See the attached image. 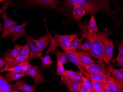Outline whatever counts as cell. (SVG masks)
<instances>
[{
    "label": "cell",
    "instance_id": "83f0119b",
    "mask_svg": "<svg viewBox=\"0 0 123 92\" xmlns=\"http://www.w3.org/2000/svg\"><path fill=\"white\" fill-rule=\"evenodd\" d=\"M79 71L74 72L72 70H65L64 74L61 76L62 82H64L70 79V78L79 73Z\"/></svg>",
    "mask_w": 123,
    "mask_h": 92
},
{
    "label": "cell",
    "instance_id": "7bdbcfd3",
    "mask_svg": "<svg viewBox=\"0 0 123 92\" xmlns=\"http://www.w3.org/2000/svg\"><path fill=\"white\" fill-rule=\"evenodd\" d=\"M5 65V61L3 60L2 59L0 58V69L1 68L4 67Z\"/></svg>",
    "mask_w": 123,
    "mask_h": 92
},
{
    "label": "cell",
    "instance_id": "836d02e7",
    "mask_svg": "<svg viewBox=\"0 0 123 92\" xmlns=\"http://www.w3.org/2000/svg\"><path fill=\"white\" fill-rule=\"evenodd\" d=\"M29 53V43L27 41L25 46L22 47L21 49L19 51L18 56H25Z\"/></svg>",
    "mask_w": 123,
    "mask_h": 92
},
{
    "label": "cell",
    "instance_id": "ab89813d",
    "mask_svg": "<svg viewBox=\"0 0 123 92\" xmlns=\"http://www.w3.org/2000/svg\"><path fill=\"white\" fill-rule=\"evenodd\" d=\"M87 90V88L83 84L82 82H79L78 92H86Z\"/></svg>",
    "mask_w": 123,
    "mask_h": 92
},
{
    "label": "cell",
    "instance_id": "ffe728a7",
    "mask_svg": "<svg viewBox=\"0 0 123 92\" xmlns=\"http://www.w3.org/2000/svg\"><path fill=\"white\" fill-rule=\"evenodd\" d=\"M0 89L2 92H20L19 91L14 90L11 85L5 80L4 77L0 74Z\"/></svg>",
    "mask_w": 123,
    "mask_h": 92
},
{
    "label": "cell",
    "instance_id": "7402d4cb",
    "mask_svg": "<svg viewBox=\"0 0 123 92\" xmlns=\"http://www.w3.org/2000/svg\"><path fill=\"white\" fill-rule=\"evenodd\" d=\"M29 53L25 56H18L14 59L9 60L7 62H5V65L9 67H12L15 65L20 63L22 62L25 61H29Z\"/></svg>",
    "mask_w": 123,
    "mask_h": 92
},
{
    "label": "cell",
    "instance_id": "ac0fdd59",
    "mask_svg": "<svg viewBox=\"0 0 123 92\" xmlns=\"http://www.w3.org/2000/svg\"><path fill=\"white\" fill-rule=\"evenodd\" d=\"M26 73L23 72H9L4 76V79L9 82H12L13 81L18 80L20 78L25 76Z\"/></svg>",
    "mask_w": 123,
    "mask_h": 92
},
{
    "label": "cell",
    "instance_id": "e0dca14e",
    "mask_svg": "<svg viewBox=\"0 0 123 92\" xmlns=\"http://www.w3.org/2000/svg\"><path fill=\"white\" fill-rule=\"evenodd\" d=\"M28 2L34 3L41 6L54 8L56 7L59 2L58 0H27Z\"/></svg>",
    "mask_w": 123,
    "mask_h": 92
},
{
    "label": "cell",
    "instance_id": "8fae6325",
    "mask_svg": "<svg viewBox=\"0 0 123 92\" xmlns=\"http://www.w3.org/2000/svg\"><path fill=\"white\" fill-rule=\"evenodd\" d=\"M29 21H25L22 24L17 25L13 29L10 34L11 40L13 42H15L17 39L23 36L25 34V29Z\"/></svg>",
    "mask_w": 123,
    "mask_h": 92
},
{
    "label": "cell",
    "instance_id": "d6a6232c",
    "mask_svg": "<svg viewBox=\"0 0 123 92\" xmlns=\"http://www.w3.org/2000/svg\"><path fill=\"white\" fill-rule=\"evenodd\" d=\"M65 71V70L63 64L61 62L57 61L56 74L59 76H62L64 74Z\"/></svg>",
    "mask_w": 123,
    "mask_h": 92
},
{
    "label": "cell",
    "instance_id": "d4e9b609",
    "mask_svg": "<svg viewBox=\"0 0 123 92\" xmlns=\"http://www.w3.org/2000/svg\"><path fill=\"white\" fill-rule=\"evenodd\" d=\"M22 70L23 69L22 65L21 62L20 63L15 65L12 67H9L5 65L4 68L0 69V73L4 72L6 71L22 72Z\"/></svg>",
    "mask_w": 123,
    "mask_h": 92
},
{
    "label": "cell",
    "instance_id": "7c38bea8",
    "mask_svg": "<svg viewBox=\"0 0 123 92\" xmlns=\"http://www.w3.org/2000/svg\"><path fill=\"white\" fill-rule=\"evenodd\" d=\"M77 54L81 65L84 68L92 65L95 62L90 54L85 51H79L76 50Z\"/></svg>",
    "mask_w": 123,
    "mask_h": 92
},
{
    "label": "cell",
    "instance_id": "4dcf8cb0",
    "mask_svg": "<svg viewBox=\"0 0 123 92\" xmlns=\"http://www.w3.org/2000/svg\"><path fill=\"white\" fill-rule=\"evenodd\" d=\"M81 42H82V39H76L73 40L71 42L70 46L69 47L67 48H63V49L65 51L70 50H76L81 44Z\"/></svg>",
    "mask_w": 123,
    "mask_h": 92
},
{
    "label": "cell",
    "instance_id": "2e32d148",
    "mask_svg": "<svg viewBox=\"0 0 123 92\" xmlns=\"http://www.w3.org/2000/svg\"><path fill=\"white\" fill-rule=\"evenodd\" d=\"M31 38L38 49L41 51L44 50L50 43L49 38L47 33L45 34L44 36H41L40 39L38 40L34 39Z\"/></svg>",
    "mask_w": 123,
    "mask_h": 92
},
{
    "label": "cell",
    "instance_id": "4316f807",
    "mask_svg": "<svg viewBox=\"0 0 123 92\" xmlns=\"http://www.w3.org/2000/svg\"><path fill=\"white\" fill-rule=\"evenodd\" d=\"M40 59H41L42 62V68L43 69H45L49 67L53 64L51 57L48 55H46L43 57H42Z\"/></svg>",
    "mask_w": 123,
    "mask_h": 92
},
{
    "label": "cell",
    "instance_id": "6da1fadb",
    "mask_svg": "<svg viewBox=\"0 0 123 92\" xmlns=\"http://www.w3.org/2000/svg\"><path fill=\"white\" fill-rule=\"evenodd\" d=\"M68 6L78 5L83 8L86 13L93 15L101 11L112 12L109 3L104 0H65Z\"/></svg>",
    "mask_w": 123,
    "mask_h": 92
},
{
    "label": "cell",
    "instance_id": "277c9868",
    "mask_svg": "<svg viewBox=\"0 0 123 92\" xmlns=\"http://www.w3.org/2000/svg\"><path fill=\"white\" fill-rule=\"evenodd\" d=\"M76 50V49L65 51L67 56V60H68V61L71 63L75 65L79 69L80 71L82 72L83 74L85 75L89 80H91L90 77V74L88 73L86 71L85 68L81 65L80 64Z\"/></svg>",
    "mask_w": 123,
    "mask_h": 92
},
{
    "label": "cell",
    "instance_id": "7a4b0ae2",
    "mask_svg": "<svg viewBox=\"0 0 123 92\" xmlns=\"http://www.w3.org/2000/svg\"><path fill=\"white\" fill-rule=\"evenodd\" d=\"M111 34V32L106 31L100 32L97 33L96 38L92 42L89 50L91 57L102 60L104 49V40L106 37H108Z\"/></svg>",
    "mask_w": 123,
    "mask_h": 92
},
{
    "label": "cell",
    "instance_id": "d590c367",
    "mask_svg": "<svg viewBox=\"0 0 123 92\" xmlns=\"http://www.w3.org/2000/svg\"><path fill=\"white\" fill-rule=\"evenodd\" d=\"M83 84L87 88V89L92 90L94 92L93 85L92 82H90L89 80L85 77L83 76V80L82 81Z\"/></svg>",
    "mask_w": 123,
    "mask_h": 92
},
{
    "label": "cell",
    "instance_id": "603a6c76",
    "mask_svg": "<svg viewBox=\"0 0 123 92\" xmlns=\"http://www.w3.org/2000/svg\"><path fill=\"white\" fill-rule=\"evenodd\" d=\"M54 35L55 39L60 42H72L73 40L77 38L79 34H72V35H61L54 32Z\"/></svg>",
    "mask_w": 123,
    "mask_h": 92
},
{
    "label": "cell",
    "instance_id": "8d00e7d4",
    "mask_svg": "<svg viewBox=\"0 0 123 92\" xmlns=\"http://www.w3.org/2000/svg\"><path fill=\"white\" fill-rule=\"evenodd\" d=\"M82 72L81 71H79V73L76 74L74 76L72 77L70 79V80H72V81H76V82H82L83 80V76L82 75Z\"/></svg>",
    "mask_w": 123,
    "mask_h": 92
},
{
    "label": "cell",
    "instance_id": "484cf974",
    "mask_svg": "<svg viewBox=\"0 0 123 92\" xmlns=\"http://www.w3.org/2000/svg\"><path fill=\"white\" fill-rule=\"evenodd\" d=\"M90 77L91 80L98 81L100 82H103L105 84V85L108 83V77L106 76L101 73H90Z\"/></svg>",
    "mask_w": 123,
    "mask_h": 92
},
{
    "label": "cell",
    "instance_id": "8992f818",
    "mask_svg": "<svg viewBox=\"0 0 123 92\" xmlns=\"http://www.w3.org/2000/svg\"><path fill=\"white\" fill-rule=\"evenodd\" d=\"M1 17L4 22L3 32L1 37L6 38L10 36V33L13 29L18 24L17 22L10 19L7 17L5 11L1 14Z\"/></svg>",
    "mask_w": 123,
    "mask_h": 92
},
{
    "label": "cell",
    "instance_id": "d6986e66",
    "mask_svg": "<svg viewBox=\"0 0 123 92\" xmlns=\"http://www.w3.org/2000/svg\"><path fill=\"white\" fill-rule=\"evenodd\" d=\"M73 10L72 16L77 21H81V18L86 13L83 8L78 5H74Z\"/></svg>",
    "mask_w": 123,
    "mask_h": 92
},
{
    "label": "cell",
    "instance_id": "1f68e13d",
    "mask_svg": "<svg viewBox=\"0 0 123 92\" xmlns=\"http://www.w3.org/2000/svg\"><path fill=\"white\" fill-rule=\"evenodd\" d=\"M93 42L90 40H88L85 42L81 44L77 49L89 51L91 48Z\"/></svg>",
    "mask_w": 123,
    "mask_h": 92
},
{
    "label": "cell",
    "instance_id": "4fadbf2b",
    "mask_svg": "<svg viewBox=\"0 0 123 92\" xmlns=\"http://www.w3.org/2000/svg\"><path fill=\"white\" fill-rule=\"evenodd\" d=\"M12 87L14 90H18L21 92H34L37 85L31 86L28 85L23 80H19L15 83L11 85Z\"/></svg>",
    "mask_w": 123,
    "mask_h": 92
},
{
    "label": "cell",
    "instance_id": "9c48e42d",
    "mask_svg": "<svg viewBox=\"0 0 123 92\" xmlns=\"http://www.w3.org/2000/svg\"><path fill=\"white\" fill-rule=\"evenodd\" d=\"M25 36L26 41L29 43V58H40L42 57V51H41L38 49L36 44L31 39V37L29 36L27 34V32H25Z\"/></svg>",
    "mask_w": 123,
    "mask_h": 92
},
{
    "label": "cell",
    "instance_id": "3957f363",
    "mask_svg": "<svg viewBox=\"0 0 123 92\" xmlns=\"http://www.w3.org/2000/svg\"><path fill=\"white\" fill-rule=\"evenodd\" d=\"M85 29V32L82 35L83 38H86L88 40L93 41L96 38L98 32L97 25L95 18L94 16L91 15V19L90 21L88 27Z\"/></svg>",
    "mask_w": 123,
    "mask_h": 92
},
{
    "label": "cell",
    "instance_id": "74e56055",
    "mask_svg": "<svg viewBox=\"0 0 123 92\" xmlns=\"http://www.w3.org/2000/svg\"><path fill=\"white\" fill-rule=\"evenodd\" d=\"M12 0H6L3 6L0 8V15H1L3 12L5 11L9 7L12 3Z\"/></svg>",
    "mask_w": 123,
    "mask_h": 92
},
{
    "label": "cell",
    "instance_id": "e575fe53",
    "mask_svg": "<svg viewBox=\"0 0 123 92\" xmlns=\"http://www.w3.org/2000/svg\"><path fill=\"white\" fill-rule=\"evenodd\" d=\"M22 65V72L26 73L31 68L32 66L28 61H25L21 62Z\"/></svg>",
    "mask_w": 123,
    "mask_h": 92
},
{
    "label": "cell",
    "instance_id": "44dd1931",
    "mask_svg": "<svg viewBox=\"0 0 123 92\" xmlns=\"http://www.w3.org/2000/svg\"><path fill=\"white\" fill-rule=\"evenodd\" d=\"M109 72L113 76L123 85V69H115L111 66L108 67Z\"/></svg>",
    "mask_w": 123,
    "mask_h": 92
},
{
    "label": "cell",
    "instance_id": "7dc6e473",
    "mask_svg": "<svg viewBox=\"0 0 123 92\" xmlns=\"http://www.w3.org/2000/svg\"><path fill=\"white\" fill-rule=\"evenodd\" d=\"M0 92H2V91L0 90Z\"/></svg>",
    "mask_w": 123,
    "mask_h": 92
},
{
    "label": "cell",
    "instance_id": "ee69618b",
    "mask_svg": "<svg viewBox=\"0 0 123 92\" xmlns=\"http://www.w3.org/2000/svg\"><path fill=\"white\" fill-rule=\"evenodd\" d=\"M86 92H93V91L92 90H90V89H87Z\"/></svg>",
    "mask_w": 123,
    "mask_h": 92
},
{
    "label": "cell",
    "instance_id": "cb8c5ba5",
    "mask_svg": "<svg viewBox=\"0 0 123 92\" xmlns=\"http://www.w3.org/2000/svg\"><path fill=\"white\" fill-rule=\"evenodd\" d=\"M61 83L66 86L69 92H78L79 84V82H76L70 79L64 82H62Z\"/></svg>",
    "mask_w": 123,
    "mask_h": 92
},
{
    "label": "cell",
    "instance_id": "f35d334b",
    "mask_svg": "<svg viewBox=\"0 0 123 92\" xmlns=\"http://www.w3.org/2000/svg\"><path fill=\"white\" fill-rule=\"evenodd\" d=\"M118 56H123V40L118 44Z\"/></svg>",
    "mask_w": 123,
    "mask_h": 92
},
{
    "label": "cell",
    "instance_id": "52a82bcc",
    "mask_svg": "<svg viewBox=\"0 0 123 92\" xmlns=\"http://www.w3.org/2000/svg\"><path fill=\"white\" fill-rule=\"evenodd\" d=\"M44 22H45V24L47 29V33L49 38L50 44H51L49 48L48 49V50L45 53V55L51 52L54 53L56 48L57 47L60 46L62 49H63V48H68L70 46V44L72 42H60V41H58L55 38H53L51 35L50 34L49 32L48 31L46 22L45 21H44Z\"/></svg>",
    "mask_w": 123,
    "mask_h": 92
},
{
    "label": "cell",
    "instance_id": "5bb4252c",
    "mask_svg": "<svg viewBox=\"0 0 123 92\" xmlns=\"http://www.w3.org/2000/svg\"><path fill=\"white\" fill-rule=\"evenodd\" d=\"M108 83L107 84L111 92H123V85L119 83L113 76H109L108 77Z\"/></svg>",
    "mask_w": 123,
    "mask_h": 92
},
{
    "label": "cell",
    "instance_id": "5b68a950",
    "mask_svg": "<svg viewBox=\"0 0 123 92\" xmlns=\"http://www.w3.org/2000/svg\"><path fill=\"white\" fill-rule=\"evenodd\" d=\"M104 49L102 61L108 64L113 57L114 44L113 42L108 37H106L104 40Z\"/></svg>",
    "mask_w": 123,
    "mask_h": 92
},
{
    "label": "cell",
    "instance_id": "9a60e30c",
    "mask_svg": "<svg viewBox=\"0 0 123 92\" xmlns=\"http://www.w3.org/2000/svg\"><path fill=\"white\" fill-rule=\"evenodd\" d=\"M22 47L23 46L21 45L15 43L14 47L12 50H9V52L5 53L3 57V60L5 62H6L9 60L14 59L18 56V53Z\"/></svg>",
    "mask_w": 123,
    "mask_h": 92
},
{
    "label": "cell",
    "instance_id": "f6af8a7d",
    "mask_svg": "<svg viewBox=\"0 0 123 92\" xmlns=\"http://www.w3.org/2000/svg\"><path fill=\"white\" fill-rule=\"evenodd\" d=\"M2 29V24L1 23H0V32L1 31Z\"/></svg>",
    "mask_w": 123,
    "mask_h": 92
},
{
    "label": "cell",
    "instance_id": "bcb514c9",
    "mask_svg": "<svg viewBox=\"0 0 123 92\" xmlns=\"http://www.w3.org/2000/svg\"><path fill=\"white\" fill-rule=\"evenodd\" d=\"M105 2H106L107 3H109V0H104Z\"/></svg>",
    "mask_w": 123,
    "mask_h": 92
},
{
    "label": "cell",
    "instance_id": "b9f144b4",
    "mask_svg": "<svg viewBox=\"0 0 123 92\" xmlns=\"http://www.w3.org/2000/svg\"><path fill=\"white\" fill-rule=\"evenodd\" d=\"M102 92H111L110 89L108 88V87L105 85H104L103 88Z\"/></svg>",
    "mask_w": 123,
    "mask_h": 92
},
{
    "label": "cell",
    "instance_id": "60d3db41",
    "mask_svg": "<svg viewBox=\"0 0 123 92\" xmlns=\"http://www.w3.org/2000/svg\"><path fill=\"white\" fill-rule=\"evenodd\" d=\"M116 61H117L118 65L122 68H123V56H118L116 58Z\"/></svg>",
    "mask_w": 123,
    "mask_h": 92
},
{
    "label": "cell",
    "instance_id": "f1b7e54d",
    "mask_svg": "<svg viewBox=\"0 0 123 92\" xmlns=\"http://www.w3.org/2000/svg\"><path fill=\"white\" fill-rule=\"evenodd\" d=\"M56 56L57 61L61 62L63 64H66L67 62V58L65 52L59 51L58 50H55L54 53Z\"/></svg>",
    "mask_w": 123,
    "mask_h": 92
},
{
    "label": "cell",
    "instance_id": "f546056e",
    "mask_svg": "<svg viewBox=\"0 0 123 92\" xmlns=\"http://www.w3.org/2000/svg\"><path fill=\"white\" fill-rule=\"evenodd\" d=\"M91 82L93 85L94 92H102L104 86L105 85V83L92 80Z\"/></svg>",
    "mask_w": 123,
    "mask_h": 92
},
{
    "label": "cell",
    "instance_id": "30bf717a",
    "mask_svg": "<svg viewBox=\"0 0 123 92\" xmlns=\"http://www.w3.org/2000/svg\"><path fill=\"white\" fill-rule=\"evenodd\" d=\"M25 73L27 75L33 79L36 85L44 82L45 80L39 66H32L31 68Z\"/></svg>",
    "mask_w": 123,
    "mask_h": 92
},
{
    "label": "cell",
    "instance_id": "ba28073f",
    "mask_svg": "<svg viewBox=\"0 0 123 92\" xmlns=\"http://www.w3.org/2000/svg\"><path fill=\"white\" fill-rule=\"evenodd\" d=\"M86 71L88 73H99L103 74L108 77L111 73L106 68L105 65L102 63L101 61H98L97 64H94L92 65L87 66L85 68Z\"/></svg>",
    "mask_w": 123,
    "mask_h": 92
}]
</instances>
